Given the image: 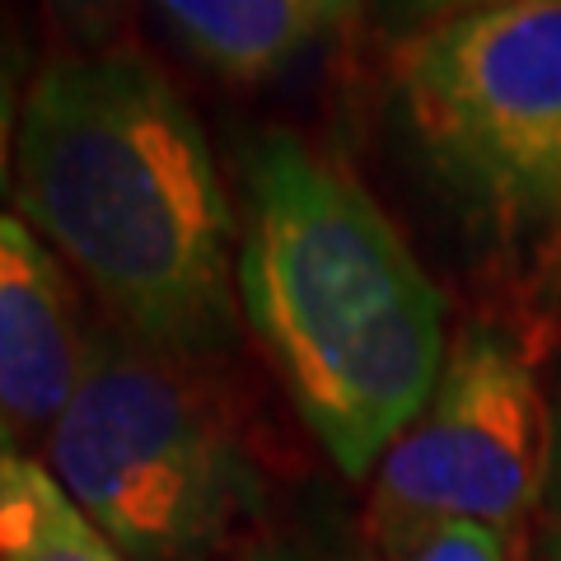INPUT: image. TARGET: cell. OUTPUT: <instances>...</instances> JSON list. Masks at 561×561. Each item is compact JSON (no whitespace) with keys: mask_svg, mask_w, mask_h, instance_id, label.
<instances>
[{"mask_svg":"<svg viewBox=\"0 0 561 561\" xmlns=\"http://www.w3.org/2000/svg\"><path fill=\"white\" fill-rule=\"evenodd\" d=\"M548 463V383L534 351L501 323H463L426 408L370 478L360 538L389 557L445 524H486L505 538L538 515Z\"/></svg>","mask_w":561,"mask_h":561,"instance_id":"cell-5","label":"cell"},{"mask_svg":"<svg viewBox=\"0 0 561 561\" xmlns=\"http://www.w3.org/2000/svg\"><path fill=\"white\" fill-rule=\"evenodd\" d=\"M351 5H356V0H323V10L332 14V20H346Z\"/></svg>","mask_w":561,"mask_h":561,"instance_id":"cell-17","label":"cell"},{"mask_svg":"<svg viewBox=\"0 0 561 561\" xmlns=\"http://www.w3.org/2000/svg\"><path fill=\"white\" fill-rule=\"evenodd\" d=\"M370 561H515V542L486 524H445V529H431L408 548Z\"/></svg>","mask_w":561,"mask_h":561,"instance_id":"cell-10","label":"cell"},{"mask_svg":"<svg viewBox=\"0 0 561 561\" xmlns=\"http://www.w3.org/2000/svg\"><path fill=\"white\" fill-rule=\"evenodd\" d=\"M538 548L542 561H561V351L548 379V463H542L538 491Z\"/></svg>","mask_w":561,"mask_h":561,"instance_id":"cell-11","label":"cell"},{"mask_svg":"<svg viewBox=\"0 0 561 561\" xmlns=\"http://www.w3.org/2000/svg\"><path fill=\"white\" fill-rule=\"evenodd\" d=\"M20 70H24L20 47L0 28V187H5V173L14 169V136H20V113H24Z\"/></svg>","mask_w":561,"mask_h":561,"instance_id":"cell-13","label":"cell"},{"mask_svg":"<svg viewBox=\"0 0 561 561\" xmlns=\"http://www.w3.org/2000/svg\"><path fill=\"white\" fill-rule=\"evenodd\" d=\"M393 103L472 230L548 257L561 234V0L472 10L393 43Z\"/></svg>","mask_w":561,"mask_h":561,"instance_id":"cell-4","label":"cell"},{"mask_svg":"<svg viewBox=\"0 0 561 561\" xmlns=\"http://www.w3.org/2000/svg\"><path fill=\"white\" fill-rule=\"evenodd\" d=\"M491 5H515V0H370V14L393 43H402L421 28H435L445 20H459V14L491 10Z\"/></svg>","mask_w":561,"mask_h":561,"instance_id":"cell-12","label":"cell"},{"mask_svg":"<svg viewBox=\"0 0 561 561\" xmlns=\"http://www.w3.org/2000/svg\"><path fill=\"white\" fill-rule=\"evenodd\" d=\"M5 454H14V426L5 421V412H0V459H5Z\"/></svg>","mask_w":561,"mask_h":561,"instance_id":"cell-16","label":"cell"},{"mask_svg":"<svg viewBox=\"0 0 561 561\" xmlns=\"http://www.w3.org/2000/svg\"><path fill=\"white\" fill-rule=\"evenodd\" d=\"M220 561H370V548L337 515H286L257 519Z\"/></svg>","mask_w":561,"mask_h":561,"instance_id":"cell-9","label":"cell"},{"mask_svg":"<svg viewBox=\"0 0 561 561\" xmlns=\"http://www.w3.org/2000/svg\"><path fill=\"white\" fill-rule=\"evenodd\" d=\"M169 28L225 80H267L337 24L323 0H160Z\"/></svg>","mask_w":561,"mask_h":561,"instance_id":"cell-7","label":"cell"},{"mask_svg":"<svg viewBox=\"0 0 561 561\" xmlns=\"http://www.w3.org/2000/svg\"><path fill=\"white\" fill-rule=\"evenodd\" d=\"M239 309L342 478H375L445 370V295L370 187L290 131L243 154Z\"/></svg>","mask_w":561,"mask_h":561,"instance_id":"cell-2","label":"cell"},{"mask_svg":"<svg viewBox=\"0 0 561 561\" xmlns=\"http://www.w3.org/2000/svg\"><path fill=\"white\" fill-rule=\"evenodd\" d=\"M70 280L24 220L0 216V412L20 431H51L84 360Z\"/></svg>","mask_w":561,"mask_h":561,"instance_id":"cell-6","label":"cell"},{"mask_svg":"<svg viewBox=\"0 0 561 561\" xmlns=\"http://www.w3.org/2000/svg\"><path fill=\"white\" fill-rule=\"evenodd\" d=\"M0 561H127L61 482L24 454L0 459Z\"/></svg>","mask_w":561,"mask_h":561,"instance_id":"cell-8","label":"cell"},{"mask_svg":"<svg viewBox=\"0 0 561 561\" xmlns=\"http://www.w3.org/2000/svg\"><path fill=\"white\" fill-rule=\"evenodd\" d=\"M14 197L122 332L202 365L239 328V220L197 113L131 47L51 57L24 90Z\"/></svg>","mask_w":561,"mask_h":561,"instance_id":"cell-1","label":"cell"},{"mask_svg":"<svg viewBox=\"0 0 561 561\" xmlns=\"http://www.w3.org/2000/svg\"><path fill=\"white\" fill-rule=\"evenodd\" d=\"M538 295H542V309H548V319L561 328V234H557V243L548 249V257L538 262Z\"/></svg>","mask_w":561,"mask_h":561,"instance_id":"cell-15","label":"cell"},{"mask_svg":"<svg viewBox=\"0 0 561 561\" xmlns=\"http://www.w3.org/2000/svg\"><path fill=\"white\" fill-rule=\"evenodd\" d=\"M47 472L127 561H216L253 529L262 482L202 365L117 323L84 332Z\"/></svg>","mask_w":561,"mask_h":561,"instance_id":"cell-3","label":"cell"},{"mask_svg":"<svg viewBox=\"0 0 561 561\" xmlns=\"http://www.w3.org/2000/svg\"><path fill=\"white\" fill-rule=\"evenodd\" d=\"M47 5L57 10L70 28H80L84 38H99V33L113 24V14H117L122 0H47Z\"/></svg>","mask_w":561,"mask_h":561,"instance_id":"cell-14","label":"cell"}]
</instances>
